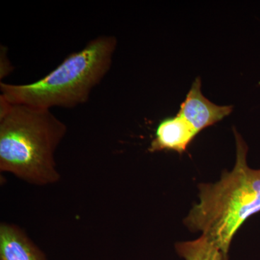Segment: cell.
Masks as SVG:
<instances>
[{
  "mask_svg": "<svg viewBox=\"0 0 260 260\" xmlns=\"http://www.w3.org/2000/svg\"><path fill=\"white\" fill-rule=\"evenodd\" d=\"M237 158L231 172L224 171L215 183L200 184L199 203L184 218L191 232L202 233L224 252L244 222L260 212V169L246 161L248 147L235 129Z\"/></svg>",
  "mask_w": 260,
  "mask_h": 260,
  "instance_id": "obj_2",
  "label": "cell"
},
{
  "mask_svg": "<svg viewBox=\"0 0 260 260\" xmlns=\"http://www.w3.org/2000/svg\"><path fill=\"white\" fill-rule=\"evenodd\" d=\"M201 85V79L196 78L178 113L198 133L221 121L233 111L232 106H218L210 102L202 93Z\"/></svg>",
  "mask_w": 260,
  "mask_h": 260,
  "instance_id": "obj_4",
  "label": "cell"
},
{
  "mask_svg": "<svg viewBox=\"0 0 260 260\" xmlns=\"http://www.w3.org/2000/svg\"><path fill=\"white\" fill-rule=\"evenodd\" d=\"M116 46L114 36L95 38L37 81L19 85L1 82L0 96L12 104L41 109L82 105L109 73Z\"/></svg>",
  "mask_w": 260,
  "mask_h": 260,
  "instance_id": "obj_3",
  "label": "cell"
},
{
  "mask_svg": "<svg viewBox=\"0 0 260 260\" xmlns=\"http://www.w3.org/2000/svg\"><path fill=\"white\" fill-rule=\"evenodd\" d=\"M198 133L179 114L159 122L148 148L150 153L173 150L179 154L186 151Z\"/></svg>",
  "mask_w": 260,
  "mask_h": 260,
  "instance_id": "obj_5",
  "label": "cell"
},
{
  "mask_svg": "<svg viewBox=\"0 0 260 260\" xmlns=\"http://www.w3.org/2000/svg\"><path fill=\"white\" fill-rule=\"evenodd\" d=\"M1 70H0V78L3 80L5 76L10 74L13 69V66L10 64L9 59L7 56V49L1 46Z\"/></svg>",
  "mask_w": 260,
  "mask_h": 260,
  "instance_id": "obj_8",
  "label": "cell"
},
{
  "mask_svg": "<svg viewBox=\"0 0 260 260\" xmlns=\"http://www.w3.org/2000/svg\"><path fill=\"white\" fill-rule=\"evenodd\" d=\"M0 260H47L45 254L15 224H0Z\"/></svg>",
  "mask_w": 260,
  "mask_h": 260,
  "instance_id": "obj_6",
  "label": "cell"
},
{
  "mask_svg": "<svg viewBox=\"0 0 260 260\" xmlns=\"http://www.w3.org/2000/svg\"><path fill=\"white\" fill-rule=\"evenodd\" d=\"M67 132L51 109L12 104L0 96V171L32 185L56 184L61 176L55 153Z\"/></svg>",
  "mask_w": 260,
  "mask_h": 260,
  "instance_id": "obj_1",
  "label": "cell"
},
{
  "mask_svg": "<svg viewBox=\"0 0 260 260\" xmlns=\"http://www.w3.org/2000/svg\"><path fill=\"white\" fill-rule=\"evenodd\" d=\"M176 250L185 260H229L228 254L204 235L195 240L178 242Z\"/></svg>",
  "mask_w": 260,
  "mask_h": 260,
  "instance_id": "obj_7",
  "label": "cell"
}]
</instances>
